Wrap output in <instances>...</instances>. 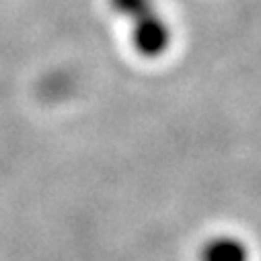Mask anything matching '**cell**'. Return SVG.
Segmentation results:
<instances>
[{
    "instance_id": "6da1fadb",
    "label": "cell",
    "mask_w": 261,
    "mask_h": 261,
    "mask_svg": "<svg viewBox=\"0 0 261 261\" xmlns=\"http://www.w3.org/2000/svg\"><path fill=\"white\" fill-rule=\"evenodd\" d=\"M200 261H249V247L234 237H216L204 243Z\"/></svg>"
}]
</instances>
